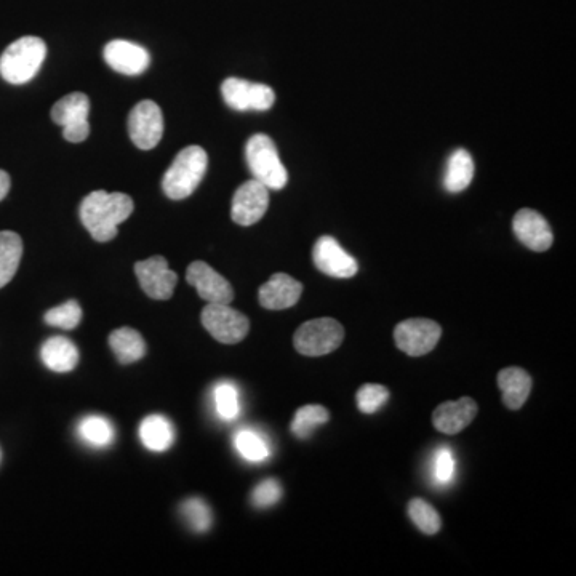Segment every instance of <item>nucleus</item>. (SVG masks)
Returning <instances> with one entry per match:
<instances>
[{
	"label": "nucleus",
	"instance_id": "nucleus-24",
	"mask_svg": "<svg viewBox=\"0 0 576 576\" xmlns=\"http://www.w3.org/2000/svg\"><path fill=\"white\" fill-rule=\"evenodd\" d=\"M474 176V160L466 149L453 152L448 160L444 186L448 192H461L468 188Z\"/></svg>",
	"mask_w": 576,
	"mask_h": 576
},
{
	"label": "nucleus",
	"instance_id": "nucleus-13",
	"mask_svg": "<svg viewBox=\"0 0 576 576\" xmlns=\"http://www.w3.org/2000/svg\"><path fill=\"white\" fill-rule=\"evenodd\" d=\"M312 260L320 272L336 279H349L359 271L356 258H352L332 236H322L312 248Z\"/></svg>",
	"mask_w": 576,
	"mask_h": 576
},
{
	"label": "nucleus",
	"instance_id": "nucleus-11",
	"mask_svg": "<svg viewBox=\"0 0 576 576\" xmlns=\"http://www.w3.org/2000/svg\"><path fill=\"white\" fill-rule=\"evenodd\" d=\"M135 274L143 292L152 300H170L175 292L178 276L168 268L164 256H152L135 264Z\"/></svg>",
	"mask_w": 576,
	"mask_h": 576
},
{
	"label": "nucleus",
	"instance_id": "nucleus-8",
	"mask_svg": "<svg viewBox=\"0 0 576 576\" xmlns=\"http://www.w3.org/2000/svg\"><path fill=\"white\" fill-rule=\"evenodd\" d=\"M442 327L431 319H408L394 330L397 348L407 356L421 357L436 348Z\"/></svg>",
	"mask_w": 576,
	"mask_h": 576
},
{
	"label": "nucleus",
	"instance_id": "nucleus-27",
	"mask_svg": "<svg viewBox=\"0 0 576 576\" xmlns=\"http://www.w3.org/2000/svg\"><path fill=\"white\" fill-rule=\"evenodd\" d=\"M79 434L85 442L95 445V447H104L114 440L112 424L101 416H87L80 421Z\"/></svg>",
	"mask_w": 576,
	"mask_h": 576
},
{
	"label": "nucleus",
	"instance_id": "nucleus-7",
	"mask_svg": "<svg viewBox=\"0 0 576 576\" xmlns=\"http://www.w3.org/2000/svg\"><path fill=\"white\" fill-rule=\"evenodd\" d=\"M90 100L85 93H71L56 101L52 108V120L63 127L64 140L82 143L90 135L88 124Z\"/></svg>",
	"mask_w": 576,
	"mask_h": 576
},
{
	"label": "nucleus",
	"instance_id": "nucleus-4",
	"mask_svg": "<svg viewBox=\"0 0 576 576\" xmlns=\"http://www.w3.org/2000/svg\"><path fill=\"white\" fill-rule=\"evenodd\" d=\"M245 156H247L250 172L256 181H260L266 188L274 189V191L285 188L288 181L287 168L280 160L276 144L268 135H261V133L253 135L248 140Z\"/></svg>",
	"mask_w": 576,
	"mask_h": 576
},
{
	"label": "nucleus",
	"instance_id": "nucleus-10",
	"mask_svg": "<svg viewBox=\"0 0 576 576\" xmlns=\"http://www.w3.org/2000/svg\"><path fill=\"white\" fill-rule=\"evenodd\" d=\"M128 133L136 148H156L164 135V116L154 101L144 100L136 104L128 116Z\"/></svg>",
	"mask_w": 576,
	"mask_h": 576
},
{
	"label": "nucleus",
	"instance_id": "nucleus-5",
	"mask_svg": "<svg viewBox=\"0 0 576 576\" xmlns=\"http://www.w3.org/2000/svg\"><path fill=\"white\" fill-rule=\"evenodd\" d=\"M343 340V325L330 317L309 320L293 336L296 351L308 357L327 356L340 348Z\"/></svg>",
	"mask_w": 576,
	"mask_h": 576
},
{
	"label": "nucleus",
	"instance_id": "nucleus-34",
	"mask_svg": "<svg viewBox=\"0 0 576 576\" xmlns=\"http://www.w3.org/2000/svg\"><path fill=\"white\" fill-rule=\"evenodd\" d=\"M282 498V487L276 479H266L256 485L252 493V503L256 508H269Z\"/></svg>",
	"mask_w": 576,
	"mask_h": 576
},
{
	"label": "nucleus",
	"instance_id": "nucleus-17",
	"mask_svg": "<svg viewBox=\"0 0 576 576\" xmlns=\"http://www.w3.org/2000/svg\"><path fill=\"white\" fill-rule=\"evenodd\" d=\"M479 407L476 400L471 397H461L460 400L444 402L432 413V424L437 431L448 436H455L458 432L468 428L476 418Z\"/></svg>",
	"mask_w": 576,
	"mask_h": 576
},
{
	"label": "nucleus",
	"instance_id": "nucleus-12",
	"mask_svg": "<svg viewBox=\"0 0 576 576\" xmlns=\"http://www.w3.org/2000/svg\"><path fill=\"white\" fill-rule=\"evenodd\" d=\"M269 207V189L255 178L245 181L232 197L231 218L240 226H252Z\"/></svg>",
	"mask_w": 576,
	"mask_h": 576
},
{
	"label": "nucleus",
	"instance_id": "nucleus-33",
	"mask_svg": "<svg viewBox=\"0 0 576 576\" xmlns=\"http://www.w3.org/2000/svg\"><path fill=\"white\" fill-rule=\"evenodd\" d=\"M455 466V458H453L450 448H440L439 452L436 453V458H434V464H432L434 479L442 485L450 484L455 477Z\"/></svg>",
	"mask_w": 576,
	"mask_h": 576
},
{
	"label": "nucleus",
	"instance_id": "nucleus-15",
	"mask_svg": "<svg viewBox=\"0 0 576 576\" xmlns=\"http://www.w3.org/2000/svg\"><path fill=\"white\" fill-rule=\"evenodd\" d=\"M104 61L124 76H140L151 63L146 48L128 40H112L104 47Z\"/></svg>",
	"mask_w": 576,
	"mask_h": 576
},
{
	"label": "nucleus",
	"instance_id": "nucleus-26",
	"mask_svg": "<svg viewBox=\"0 0 576 576\" xmlns=\"http://www.w3.org/2000/svg\"><path fill=\"white\" fill-rule=\"evenodd\" d=\"M408 516L412 519L413 524L420 528L424 535H436L442 528V519L439 512L432 508L428 501L421 498H413L408 503Z\"/></svg>",
	"mask_w": 576,
	"mask_h": 576
},
{
	"label": "nucleus",
	"instance_id": "nucleus-20",
	"mask_svg": "<svg viewBox=\"0 0 576 576\" xmlns=\"http://www.w3.org/2000/svg\"><path fill=\"white\" fill-rule=\"evenodd\" d=\"M40 357L52 372L66 373L76 368L79 351L76 344L63 336H53L40 349Z\"/></svg>",
	"mask_w": 576,
	"mask_h": 576
},
{
	"label": "nucleus",
	"instance_id": "nucleus-31",
	"mask_svg": "<svg viewBox=\"0 0 576 576\" xmlns=\"http://www.w3.org/2000/svg\"><path fill=\"white\" fill-rule=\"evenodd\" d=\"M45 324L52 325V327L63 328V330H72L80 324L82 320V308L79 303L74 300L66 301L61 306L47 311L44 317Z\"/></svg>",
	"mask_w": 576,
	"mask_h": 576
},
{
	"label": "nucleus",
	"instance_id": "nucleus-18",
	"mask_svg": "<svg viewBox=\"0 0 576 576\" xmlns=\"http://www.w3.org/2000/svg\"><path fill=\"white\" fill-rule=\"evenodd\" d=\"M301 293H303L301 282L284 272H277L266 284L261 285L258 298L263 308L282 311L295 306L300 301Z\"/></svg>",
	"mask_w": 576,
	"mask_h": 576
},
{
	"label": "nucleus",
	"instance_id": "nucleus-16",
	"mask_svg": "<svg viewBox=\"0 0 576 576\" xmlns=\"http://www.w3.org/2000/svg\"><path fill=\"white\" fill-rule=\"evenodd\" d=\"M512 229L517 239L533 252H546L554 240L548 221L532 208H522L516 213Z\"/></svg>",
	"mask_w": 576,
	"mask_h": 576
},
{
	"label": "nucleus",
	"instance_id": "nucleus-25",
	"mask_svg": "<svg viewBox=\"0 0 576 576\" xmlns=\"http://www.w3.org/2000/svg\"><path fill=\"white\" fill-rule=\"evenodd\" d=\"M328 421H330V413L327 408L316 404L304 405L295 413L290 429H292L293 436L298 439H308L317 426Z\"/></svg>",
	"mask_w": 576,
	"mask_h": 576
},
{
	"label": "nucleus",
	"instance_id": "nucleus-28",
	"mask_svg": "<svg viewBox=\"0 0 576 576\" xmlns=\"http://www.w3.org/2000/svg\"><path fill=\"white\" fill-rule=\"evenodd\" d=\"M234 444H236L237 452L244 456L245 460L253 461V463H260L269 456L266 440L258 432L250 431V429L237 432Z\"/></svg>",
	"mask_w": 576,
	"mask_h": 576
},
{
	"label": "nucleus",
	"instance_id": "nucleus-23",
	"mask_svg": "<svg viewBox=\"0 0 576 576\" xmlns=\"http://www.w3.org/2000/svg\"><path fill=\"white\" fill-rule=\"evenodd\" d=\"M23 256V240L12 231L0 232V288L15 277Z\"/></svg>",
	"mask_w": 576,
	"mask_h": 576
},
{
	"label": "nucleus",
	"instance_id": "nucleus-1",
	"mask_svg": "<svg viewBox=\"0 0 576 576\" xmlns=\"http://www.w3.org/2000/svg\"><path fill=\"white\" fill-rule=\"evenodd\" d=\"M133 208L132 197L124 192L93 191L80 204V220L96 242H109Z\"/></svg>",
	"mask_w": 576,
	"mask_h": 576
},
{
	"label": "nucleus",
	"instance_id": "nucleus-35",
	"mask_svg": "<svg viewBox=\"0 0 576 576\" xmlns=\"http://www.w3.org/2000/svg\"><path fill=\"white\" fill-rule=\"evenodd\" d=\"M10 175L4 170H0V200H4L5 196H7L8 191H10Z\"/></svg>",
	"mask_w": 576,
	"mask_h": 576
},
{
	"label": "nucleus",
	"instance_id": "nucleus-2",
	"mask_svg": "<svg viewBox=\"0 0 576 576\" xmlns=\"http://www.w3.org/2000/svg\"><path fill=\"white\" fill-rule=\"evenodd\" d=\"M47 56V45L39 37L26 36L8 45L0 56V76L8 84L23 85L37 76Z\"/></svg>",
	"mask_w": 576,
	"mask_h": 576
},
{
	"label": "nucleus",
	"instance_id": "nucleus-3",
	"mask_svg": "<svg viewBox=\"0 0 576 576\" xmlns=\"http://www.w3.org/2000/svg\"><path fill=\"white\" fill-rule=\"evenodd\" d=\"M208 167V156L200 146H188L178 152L173 164L165 172L162 189L165 196L173 200L186 199L196 191L200 181L204 180Z\"/></svg>",
	"mask_w": 576,
	"mask_h": 576
},
{
	"label": "nucleus",
	"instance_id": "nucleus-29",
	"mask_svg": "<svg viewBox=\"0 0 576 576\" xmlns=\"http://www.w3.org/2000/svg\"><path fill=\"white\" fill-rule=\"evenodd\" d=\"M216 412L223 420H234L240 412L239 391L231 381H221L215 386Z\"/></svg>",
	"mask_w": 576,
	"mask_h": 576
},
{
	"label": "nucleus",
	"instance_id": "nucleus-19",
	"mask_svg": "<svg viewBox=\"0 0 576 576\" xmlns=\"http://www.w3.org/2000/svg\"><path fill=\"white\" fill-rule=\"evenodd\" d=\"M532 376L524 368L508 367L498 373V386L503 392V404L509 410H519L532 391Z\"/></svg>",
	"mask_w": 576,
	"mask_h": 576
},
{
	"label": "nucleus",
	"instance_id": "nucleus-6",
	"mask_svg": "<svg viewBox=\"0 0 576 576\" xmlns=\"http://www.w3.org/2000/svg\"><path fill=\"white\" fill-rule=\"evenodd\" d=\"M202 324L216 341L223 344L240 343L250 332L247 317L229 304L207 303L202 309Z\"/></svg>",
	"mask_w": 576,
	"mask_h": 576
},
{
	"label": "nucleus",
	"instance_id": "nucleus-14",
	"mask_svg": "<svg viewBox=\"0 0 576 576\" xmlns=\"http://www.w3.org/2000/svg\"><path fill=\"white\" fill-rule=\"evenodd\" d=\"M186 280L207 303L231 304L234 300L232 285L204 261L189 264Z\"/></svg>",
	"mask_w": 576,
	"mask_h": 576
},
{
	"label": "nucleus",
	"instance_id": "nucleus-22",
	"mask_svg": "<svg viewBox=\"0 0 576 576\" xmlns=\"http://www.w3.org/2000/svg\"><path fill=\"white\" fill-rule=\"evenodd\" d=\"M173 426L162 415H151L141 421L140 437L151 452H165L173 445Z\"/></svg>",
	"mask_w": 576,
	"mask_h": 576
},
{
	"label": "nucleus",
	"instance_id": "nucleus-9",
	"mask_svg": "<svg viewBox=\"0 0 576 576\" xmlns=\"http://www.w3.org/2000/svg\"><path fill=\"white\" fill-rule=\"evenodd\" d=\"M223 100L236 111H268L276 101V93L264 84H253L248 80L229 77L221 85Z\"/></svg>",
	"mask_w": 576,
	"mask_h": 576
},
{
	"label": "nucleus",
	"instance_id": "nucleus-30",
	"mask_svg": "<svg viewBox=\"0 0 576 576\" xmlns=\"http://www.w3.org/2000/svg\"><path fill=\"white\" fill-rule=\"evenodd\" d=\"M181 514L189 527L196 532H207L212 527V511L208 504L200 498H189L181 504Z\"/></svg>",
	"mask_w": 576,
	"mask_h": 576
},
{
	"label": "nucleus",
	"instance_id": "nucleus-21",
	"mask_svg": "<svg viewBox=\"0 0 576 576\" xmlns=\"http://www.w3.org/2000/svg\"><path fill=\"white\" fill-rule=\"evenodd\" d=\"M109 346L120 364L128 365L143 359L146 354V344L143 336L133 328H119L109 335Z\"/></svg>",
	"mask_w": 576,
	"mask_h": 576
},
{
	"label": "nucleus",
	"instance_id": "nucleus-32",
	"mask_svg": "<svg viewBox=\"0 0 576 576\" xmlns=\"http://www.w3.org/2000/svg\"><path fill=\"white\" fill-rule=\"evenodd\" d=\"M388 388L381 386V384H364L362 388L357 391V407L360 412L365 415H373L378 412L389 400Z\"/></svg>",
	"mask_w": 576,
	"mask_h": 576
}]
</instances>
